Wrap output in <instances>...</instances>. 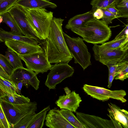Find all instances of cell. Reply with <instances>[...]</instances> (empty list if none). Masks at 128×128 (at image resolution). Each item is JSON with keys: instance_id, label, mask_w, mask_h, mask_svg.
I'll list each match as a JSON object with an SVG mask.
<instances>
[{"instance_id": "cell-12", "label": "cell", "mask_w": 128, "mask_h": 128, "mask_svg": "<svg viewBox=\"0 0 128 128\" xmlns=\"http://www.w3.org/2000/svg\"><path fill=\"white\" fill-rule=\"evenodd\" d=\"M76 117L85 128H114L111 120L76 112Z\"/></svg>"}, {"instance_id": "cell-36", "label": "cell", "mask_w": 128, "mask_h": 128, "mask_svg": "<svg viewBox=\"0 0 128 128\" xmlns=\"http://www.w3.org/2000/svg\"><path fill=\"white\" fill-rule=\"evenodd\" d=\"M116 4H113L106 8L105 9L115 15L117 18L122 17L119 10L116 7Z\"/></svg>"}, {"instance_id": "cell-41", "label": "cell", "mask_w": 128, "mask_h": 128, "mask_svg": "<svg viewBox=\"0 0 128 128\" xmlns=\"http://www.w3.org/2000/svg\"><path fill=\"white\" fill-rule=\"evenodd\" d=\"M114 73L109 74L108 78V88H110L112 86V83L114 79Z\"/></svg>"}, {"instance_id": "cell-37", "label": "cell", "mask_w": 128, "mask_h": 128, "mask_svg": "<svg viewBox=\"0 0 128 128\" xmlns=\"http://www.w3.org/2000/svg\"><path fill=\"white\" fill-rule=\"evenodd\" d=\"M103 12L102 9L98 8L93 12L94 18L98 20L102 19L103 17Z\"/></svg>"}, {"instance_id": "cell-6", "label": "cell", "mask_w": 128, "mask_h": 128, "mask_svg": "<svg viewBox=\"0 0 128 128\" xmlns=\"http://www.w3.org/2000/svg\"><path fill=\"white\" fill-rule=\"evenodd\" d=\"M128 42L122 47L112 49L94 44L92 48L95 60L103 64L113 61L119 62L128 56Z\"/></svg>"}, {"instance_id": "cell-28", "label": "cell", "mask_w": 128, "mask_h": 128, "mask_svg": "<svg viewBox=\"0 0 128 128\" xmlns=\"http://www.w3.org/2000/svg\"><path fill=\"white\" fill-rule=\"evenodd\" d=\"M0 88L5 93L17 94L16 86L12 81L0 77Z\"/></svg>"}, {"instance_id": "cell-25", "label": "cell", "mask_w": 128, "mask_h": 128, "mask_svg": "<svg viewBox=\"0 0 128 128\" xmlns=\"http://www.w3.org/2000/svg\"><path fill=\"white\" fill-rule=\"evenodd\" d=\"M128 42V36L115 38L110 41L104 42L101 46L108 48L115 49L122 47Z\"/></svg>"}, {"instance_id": "cell-35", "label": "cell", "mask_w": 128, "mask_h": 128, "mask_svg": "<svg viewBox=\"0 0 128 128\" xmlns=\"http://www.w3.org/2000/svg\"><path fill=\"white\" fill-rule=\"evenodd\" d=\"M108 112L109 114L107 115L110 119L114 128H122L121 124L114 118L110 108H108Z\"/></svg>"}, {"instance_id": "cell-43", "label": "cell", "mask_w": 128, "mask_h": 128, "mask_svg": "<svg viewBox=\"0 0 128 128\" xmlns=\"http://www.w3.org/2000/svg\"><path fill=\"white\" fill-rule=\"evenodd\" d=\"M5 96V93L0 88V98L3 97Z\"/></svg>"}, {"instance_id": "cell-38", "label": "cell", "mask_w": 128, "mask_h": 128, "mask_svg": "<svg viewBox=\"0 0 128 128\" xmlns=\"http://www.w3.org/2000/svg\"><path fill=\"white\" fill-rule=\"evenodd\" d=\"M14 83L16 88V91L17 94L18 95H21V91L23 85L22 81H21L18 82H14Z\"/></svg>"}, {"instance_id": "cell-1", "label": "cell", "mask_w": 128, "mask_h": 128, "mask_svg": "<svg viewBox=\"0 0 128 128\" xmlns=\"http://www.w3.org/2000/svg\"><path fill=\"white\" fill-rule=\"evenodd\" d=\"M64 20L53 17L43 50L50 64L68 63L73 58L66 46L62 28Z\"/></svg>"}, {"instance_id": "cell-18", "label": "cell", "mask_w": 128, "mask_h": 128, "mask_svg": "<svg viewBox=\"0 0 128 128\" xmlns=\"http://www.w3.org/2000/svg\"><path fill=\"white\" fill-rule=\"evenodd\" d=\"M92 10L85 13L76 15L70 18L65 27L68 29L82 26L87 21L93 18Z\"/></svg>"}, {"instance_id": "cell-45", "label": "cell", "mask_w": 128, "mask_h": 128, "mask_svg": "<svg viewBox=\"0 0 128 128\" xmlns=\"http://www.w3.org/2000/svg\"><path fill=\"white\" fill-rule=\"evenodd\" d=\"M0 128H4V126L0 120Z\"/></svg>"}, {"instance_id": "cell-14", "label": "cell", "mask_w": 128, "mask_h": 128, "mask_svg": "<svg viewBox=\"0 0 128 128\" xmlns=\"http://www.w3.org/2000/svg\"><path fill=\"white\" fill-rule=\"evenodd\" d=\"M45 120L46 126L50 128H76L67 120L60 110L56 108L50 110Z\"/></svg>"}, {"instance_id": "cell-23", "label": "cell", "mask_w": 128, "mask_h": 128, "mask_svg": "<svg viewBox=\"0 0 128 128\" xmlns=\"http://www.w3.org/2000/svg\"><path fill=\"white\" fill-rule=\"evenodd\" d=\"M5 93V96L1 98L12 104H22L30 102L28 97H26L22 95L8 92Z\"/></svg>"}, {"instance_id": "cell-11", "label": "cell", "mask_w": 128, "mask_h": 128, "mask_svg": "<svg viewBox=\"0 0 128 128\" xmlns=\"http://www.w3.org/2000/svg\"><path fill=\"white\" fill-rule=\"evenodd\" d=\"M10 80L14 83L22 81L23 85L27 88L31 85L36 90L39 88L40 80L37 74L31 70L24 67L14 69L10 76Z\"/></svg>"}, {"instance_id": "cell-4", "label": "cell", "mask_w": 128, "mask_h": 128, "mask_svg": "<svg viewBox=\"0 0 128 128\" xmlns=\"http://www.w3.org/2000/svg\"><path fill=\"white\" fill-rule=\"evenodd\" d=\"M64 38L68 50L74 60L84 70L91 65V54L83 40L79 37L72 38L63 32Z\"/></svg>"}, {"instance_id": "cell-13", "label": "cell", "mask_w": 128, "mask_h": 128, "mask_svg": "<svg viewBox=\"0 0 128 128\" xmlns=\"http://www.w3.org/2000/svg\"><path fill=\"white\" fill-rule=\"evenodd\" d=\"M4 42L8 48L13 50L18 55L30 54L44 52L38 45H34L22 41L12 39H7Z\"/></svg>"}, {"instance_id": "cell-40", "label": "cell", "mask_w": 128, "mask_h": 128, "mask_svg": "<svg viewBox=\"0 0 128 128\" xmlns=\"http://www.w3.org/2000/svg\"><path fill=\"white\" fill-rule=\"evenodd\" d=\"M0 76L5 79L10 80V76L0 66Z\"/></svg>"}, {"instance_id": "cell-30", "label": "cell", "mask_w": 128, "mask_h": 128, "mask_svg": "<svg viewBox=\"0 0 128 128\" xmlns=\"http://www.w3.org/2000/svg\"><path fill=\"white\" fill-rule=\"evenodd\" d=\"M18 0H0V15L8 12Z\"/></svg>"}, {"instance_id": "cell-29", "label": "cell", "mask_w": 128, "mask_h": 128, "mask_svg": "<svg viewBox=\"0 0 128 128\" xmlns=\"http://www.w3.org/2000/svg\"><path fill=\"white\" fill-rule=\"evenodd\" d=\"M36 111L28 114L22 118L11 128H28L36 114Z\"/></svg>"}, {"instance_id": "cell-39", "label": "cell", "mask_w": 128, "mask_h": 128, "mask_svg": "<svg viewBox=\"0 0 128 128\" xmlns=\"http://www.w3.org/2000/svg\"><path fill=\"white\" fill-rule=\"evenodd\" d=\"M128 24L126 25L124 29L115 38H118L124 36H128Z\"/></svg>"}, {"instance_id": "cell-32", "label": "cell", "mask_w": 128, "mask_h": 128, "mask_svg": "<svg viewBox=\"0 0 128 128\" xmlns=\"http://www.w3.org/2000/svg\"><path fill=\"white\" fill-rule=\"evenodd\" d=\"M0 66L9 76L14 70L4 55L0 54Z\"/></svg>"}, {"instance_id": "cell-22", "label": "cell", "mask_w": 128, "mask_h": 128, "mask_svg": "<svg viewBox=\"0 0 128 128\" xmlns=\"http://www.w3.org/2000/svg\"><path fill=\"white\" fill-rule=\"evenodd\" d=\"M4 55L14 69L23 67L19 55L11 49L8 48Z\"/></svg>"}, {"instance_id": "cell-42", "label": "cell", "mask_w": 128, "mask_h": 128, "mask_svg": "<svg viewBox=\"0 0 128 128\" xmlns=\"http://www.w3.org/2000/svg\"><path fill=\"white\" fill-rule=\"evenodd\" d=\"M64 89L66 93V95H68L70 94L71 92V90L68 87L65 88Z\"/></svg>"}, {"instance_id": "cell-17", "label": "cell", "mask_w": 128, "mask_h": 128, "mask_svg": "<svg viewBox=\"0 0 128 128\" xmlns=\"http://www.w3.org/2000/svg\"><path fill=\"white\" fill-rule=\"evenodd\" d=\"M0 39L2 42L7 39H12L22 41L34 45H38V42L33 38L28 37L17 32H7L0 28Z\"/></svg>"}, {"instance_id": "cell-33", "label": "cell", "mask_w": 128, "mask_h": 128, "mask_svg": "<svg viewBox=\"0 0 128 128\" xmlns=\"http://www.w3.org/2000/svg\"><path fill=\"white\" fill-rule=\"evenodd\" d=\"M103 12L102 20L104 21L108 25L112 23L114 19L117 18L114 14L104 9H102Z\"/></svg>"}, {"instance_id": "cell-2", "label": "cell", "mask_w": 128, "mask_h": 128, "mask_svg": "<svg viewBox=\"0 0 128 128\" xmlns=\"http://www.w3.org/2000/svg\"><path fill=\"white\" fill-rule=\"evenodd\" d=\"M70 30L82 37L83 40L94 44L104 43L109 40L112 35L108 25L103 20L94 18L86 22L81 27Z\"/></svg>"}, {"instance_id": "cell-24", "label": "cell", "mask_w": 128, "mask_h": 128, "mask_svg": "<svg viewBox=\"0 0 128 128\" xmlns=\"http://www.w3.org/2000/svg\"><path fill=\"white\" fill-rule=\"evenodd\" d=\"M60 113L67 120L76 128H85L83 125L79 121L72 112L66 109L60 110Z\"/></svg>"}, {"instance_id": "cell-47", "label": "cell", "mask_w": 128, "mask_h": 128, "mask_svg": "<svg viewBox=\"0 0 128 128\" xmlns=\"http://www.w3.org/2000/svg\"><path fill=\"white\" fill-rule=\"evenodd\" d=\"M0 42H2L1 41V40L0 39Z\"/></svg>"}, {"instance_id": "cell-9", "label": "cell", "mask_w": 128, "mask_h": 128, "mask_svg": "<svg viewBox=\"0 0 128 128\" xmlns=\"http://www.w3.org/2000/svg\"><path fill=\"white\" fill-rule=\"evenodd\" d=\"M19 56L24 62L27 68L34 72L37 75L47 72L52 66L44 52Z\"/></svg>"}, {"instance_id": "cell-21", "label": "cell", "mask_w": 128, "mask_h": 128, "mask_svg": "<svg viewBox=\"0 0 128 128\" xmlns=\"http://www.w3.org/2000/svg\"><path fill=\"white\" fill-rule=\"evenodd\" d=\"M50 110V106H48L37 114H36L28 128H42L47 112Z\"/></svg>"}, {"instance_id": "cell-3", "label": "cell", "mask_w": 128, "mask_h": 128, "mask_svg": "<svg viewBox=\"0 0 128 128\" xmlns=\"http://www.w3.org/2000/svg\"><path fill=\"white\" fill-rule=\"evenodd\" d=\"M22 8L26 12L27 19L35 30L38 38L40 40H46L50 32L51 23L54 17L53 12L48 11L44 8Z\"/></svg>"}, {"instance_id": "cell-44", "label": "cell", "mask_w": 128, "mask_h": 128, "mask_svg": "<svg viewBox=\"0 0 128 128\" xmlns=\"http://www.w3.org/2000/svg\"><path fill=\"white\" fill-rule=\"evenodd\" d=\"M3 17L1 15H0V24L2 22H3Z\"/></svg>"}, {"instance_id": "cell-5", "label": "cell", "mask_w": 128, "mask_h": 128, "mask_svg": "<svg viewBox=\"0 0 128 128\" xmlns=\"http://www.w3.org/2000/svg\"><path fill=\"white\" fill-rule=\"evenodd\" d=\"M0 102L6 119L11 126V128L23 117L36 111L37 109V104L35 101L15 104L1 98Z\"/></svg>"}, {"instance_id": "cell-8", "label": "cell", "mask_w": 128, "mask_h": 128, "mask_svg": "<svg viewBox=\"0 0 128 128\" xmlns=\"http://www.w3.org/2000/svg\"><path fill=\"white\" fill-rule=\"evenodd\" d=\"M82 89L87 94L100 101H105L112 98L119 100L122 103L127 101L125 98L126 93L123 90H111L86 84L84 85Z\"/></svg>"}, {"instance_id": "cell-48", "label": "cell", "mask_w": 128, "mask_h": 128, "mask_svg": "<svg viewBox=\"0 0 128 128\" xmlns=\"http://www.w3.org/2000/svg\"><path fill=\"white\" fill-rule=\"evenodd\" d=\"M47 0L49 1V0Z\"/></svg>"}, {"instance_id": "cell-34", "label": "cell", "mask_w": 128, "mask_h": 128, "mask_svg": "<svg viewBox=\"0 0 128 128\" xmlns=\"http://www.w3.org/2000/svg\"><path fill=\"white\" fill-rule=\"evenodd\" d=\"M0 120L4 128H11V126L8 121L0 102Z\"/></svg>"}, {"instance_id": "cell-15", "label": "cell", "mask_w": 128, "mask_h": 128, "mask_svg": "<svg viewBox=\"0 0 128 128\" xmlns=\"http://www.w3.org/2000/svg\"><path fill=\"white\" fill-rule=\"evenodd\" d=\"M82 101L79 94L73 91L68 95L59 96L55 103L60 109H66L76 112Z\"/></svg>"}, {"instance_id": "cell-26", "label": "cell", "mask_w": 128, "mask_h": 128, "mask_svg": "<svg viewBox=\"0 0 128 128\" xmlns=\"http://www.w3.org/2000/svg\"><path fill=\"white\" fill-rule=\"evenodd\" d=\"M0 15L3 17V22L10 28L11 31L17 32L22 35L16 22L8 12Z\"/></svg>"}, {"instance_id": "cell-10", "label": "cell", "mask_w": 128, "mask_h": 128, "mask_svg": "<svg viewBox=\"0 0 128 128\" xmlns=\"http://www.w3.org/2000/svg\"><path fill=\"white\" fill-rule=\"evenodd\" d=\"M8 12L16 22L22 35L36 40L37 34L29 23L26 12L22 8L15 5Z\"/></svg>"}, {"instance_id": "cell-31", "label": "cell", "mask_w": 128, "mask_h": 128, "mask_svg": "<svg viewBox=\"0 0 128 128\" xmlns=\"http://www.w3.org/2000/svg\"><path fill=\"white\" fill-rule=\"evenodd\" d=\"M122 17H128V0H120L116 6Z\"/></svg>"}, {"instance_id": "cell-19", "label": "cell", "mask_w": 128, "mask_h": 128, "mask_svg": "<svg viewBox=\"0 0 128 128\" xmlns=\"http://www.w3.org/2000/svg\"><path fill=\"white\" fill-rule=\"evenodd\" d=\"M114 118L121 124L122 128H128V112L115 104L110 102L108 104Z\"/></svg>"}, {"instance_id": "cell-20", "label": "cell", "mask_w": 128, "mask_h": 128, "mask_svg": "<svg viewBox=\"0 0 128 128\" xmlns=\"http://www.w3.org/2000/svg\"><path fill=\"white\" fill-rule=\"evenodd\" d=\"M128 57L122 59L117 62L118 66L116 69L114 79L122 81L128 78Z\"/></svg>"}, {"instance_id": "cell-27", "label": "cell", "mask_w": 128, "mask_h": 128, "mask_svg": "<svg viewBox=\"0 0 128 128\" xmlns=\"http://www.w3.org/2000/svg\"><path fill=\"white\" fill-rule=\"evenodd\" d=\"M117 0H92L90 4L92 6V11L94 12L98 8L105 9L113 4L116 5Z\"/></svg>"}, {"instance_id": "cell-46", "label": "cell", "mask_w": 128, "mask_h": 128, "mask_svg": "<svg viewBox=\"0 0 128 128\" xmlns=\"http://www.w3.org/2000/svg\"><path fill=\"white\" fill-rule=\"evenodd\" d=\"M120 0H117L116 2V5L118 4L119 3V2H120Z\"/></svg>"}, {"instance_id": "cell-16", "label": "cell", "mask_w": 128, "mask_h": 128, "mask_svg": "<svg viewBox=\"0 0 128 128\" xmlns=\"http://www.w3.org/2000/svg\"><path fill=\"white\" fill-rule=\"evenodd\" d=\"M15 5L28 9L46 8H55L57 7L55 4L47 0H18Z\"/></svg>"}, {"instance_id": "cell-7", "label": "cell", "mask_w": 128, "mask_h": 128, "mask_svg": "<svg viewBox=\"0 0 128 128\" xmlns=\"http://www.w3.org/2000/svg\"><path fill=\"white\" fill-rule=\"evenodd\" d=\"M45 84L49 88L54 89L56 85L65 79L72 76L74 70L67 63H59L52 65Z\"/></svg>"}, {"instance_id": "cell-49", "label": "cell", "mask_w": 128, "mask_h": 128, "mask_svg": "<svg viewBox=\"0 0 128 128\" xmlns=\"http://www.w3.org/2000/svg\"><path fill=\"white\" fill-rule=\"evenodd\" d=\"M0 77H1V76H0Z\"/></svg>"}]
</instances>
